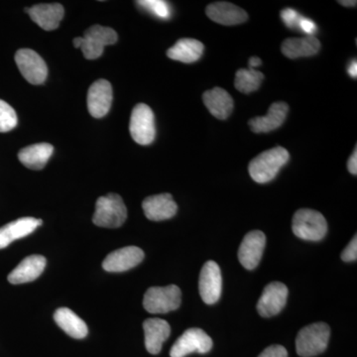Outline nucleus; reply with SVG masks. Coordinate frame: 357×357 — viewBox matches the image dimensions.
Returning <instances> with one entry per match:
<instances>
[{"instance_id": "obj_11", "label": "nucleus", "mask_w": 357, "mask_h": 357, "mask_svg": "<svg viewBox=\"0 0 357 357\" xmlns=\"http://www.w3.org/2000/svg\"><path fill=\"white\" fill-rule=\"evenodd\" d=\"M288 293V288L280 282L268 284L257 303L260 316L269 318L278 314L287 303Z\"/></svg>"}, {"instance_id": "obj_6", "label": "nucleus", "mask_w": 357, "mask_h": 357, "mask_svg": "<svg viewBox=\"0 0 357 357\" xmlns=\"http://www.w3.org/2000/svg\"><path fill=\"white\" fill-rule=\"evenodd\" d=\"M131 136L140 145H149L156 136L155 116L152 109L144 103H139L132 110L129 126Z\"/></svg>"}, {"instance_id": "obj_9", "label": "nucleus", "mask_w": 357, "mask_h": 357, "mask_svg": "<svg viewBox=\"0 0 357 357\" xmlns=\"http://www.w3.org/2000/svg\"><path fill=\"white\" fill-rule=\"evenodd\" d=\"M15 62L26 81L32 84H41L48 76V68L43 59L30 49H21L15 54Z\"/></svg>"}, {"instance_id": "obj_32", "label": "nucleus", "mask_w": 357, "mask_h": 357, "mask_svg": "<svg viewBox=\"0 0 357 357\" xmlns=\"http://www.w3.org/2000/svg\"><path fill=\"white\" fill-rule=\"evenodd\" d=\"M258 357H288V351L282 345H271L264 349Z\"/></svg>"}, {"instance_id": "obj_13", "label": "nucleus", "mask_w": 357, "mask_h": 357, "mask_svg": "<svg viewBox=\"0 0 357 357\" xmlns=\"http://www.w3.org/2000/svg\"><path fill=\"white\" fill-rule=\"evenodd\" d=\"M144 259V252L137 246H128L115 250L103 260L102 268L107 272H124L137 266Z\"/></svg>"}, {"instance_id": "obj_5", "label": "nucleus", "mask_w": 357, "mask_h": 357, "mask_svg": "<svg viewBox=\"0 0 357 357\" xmlns=\"http://www.w3.org/2000/svg\"><path fill=\"white\" fill-rule=\"evenodd\" d=\"M180 288L176 285L167 287H152L145 293L143 306L148 312L151 314H166L176 311L181 305Z\"/></svg>"}, {"instance_id": "obj_34", "label": "nucleus", "mask_w": 357, "mask_h": 357, "mask_svg": "<svg viewBox=\"0 0 357 357\" xmlns=\"http://www.w3.org/2000/svg\"><path fill=\"white\" fill-rule=\"evenodd\" d=\"M347 169H349V173L352 175H356L357 174V149H354V153H352L351 158L347 162Z\"/></svg>"}, {"instance_id": "obj_30", "label": "nucleus", "mask_w": 357, "mask_h": 357, "mask_svg": "<svg viewBox=\"0 0 357 357\" xmlns=\"http://www.w3.org/2000/svg\"><path fill=\"white\" fill-rule=\"evenodd\" d=\"M281 18L283 20L284 24L292 29V28H298L302 16L297 11L294 10V9L287 8L281 11Z\"/></svg>"}, {"instance_id": "obj_31", "label": "nucleus", "mask_w": 357, "mask_h": 357, "mask_svg": "<svg viewBox=\"0 0 357 357\" xmlns=\"http://www.w3.org/2000/svg\"><path fill=\"white\" fill-rule=\"evenodd\" d=\"M357 258V237L352 238L349 245L344 248L342 253V259L344 262L356 261Z\"/></svg>"}, {"instance_id": "obj_4", "label": "nucleus", "mask_w": 357, "mask_h": 357, "mask_svg": "<svg viewBox=\"0 0 357 357\" xmlns=\"http://www.w3.org/2000/svg\"><path fill=\"white\" fill-rule=\"evenodd\" d=\"M128 218V208L119 195L109 194L96 201L93 222L107 229L121 227Z\"/></svg>"}, {"instance_id": "obj_24", "label": "nucleus", "mask_w": 357, "mask_h": 357, "mask_svg": "<svg viewBox=\"0 0 357 357\" xmlns=\"http://www.w3.org/2000/svg\"><path fill=\"white\" fill-rule=\"evenodd\" d=\"M204 50V44L198 40L183 38L167 51V56L174 61L190 64L199 61L203 56Z\"/></svg>"}, {"instance_id": "obj_12", "label": "nucleus", "mask_w": 357, "mask_h": 357, "mask_svg": "<svg viewBox=\"0 0 357 357\" xmlns=\"http://www.w3.org/2000/svg\"><path fill=\"white\" fill-rule=\"evenodd\" d=\"M265 246H266V236L262 231L253 230L248 232L239 246V262L245 269H255L261 260Z\"/></svg>"}, {"instance_id": "obj_21", "label": "nucleus", "mask_w": 357, "mask_h": 357, "mask_svg": "<svg viewBox=\"0 0 357 357\" xmlns=\"http://www.w3.org/2000/svg\"><path fill=\"white\" fill-rule=\"evenodd\" d=\"M42 223L38 218H22L0 227V249L7 248L17 239L29 236Z\"/></svg>"}, {"instance_id": "obj_27", "label": "nucleus", "mask_w": 357, "mask_h": 357, "mask_svg": "<svg viewBox=\"0 0 357 357\" xmlns=\"http://www.w3.org/2000/svg\"><path fill=\"white\" fill-rule=\"evenodd\" d=\"M264 79V75L255 69H241L237 70L234 86L237 91L243 93H250L257 91Z\"/></svg>"}, {"instance_id": "obj_37", "label": "nucleus", "mask_w": 357, "mask_h": 357, "mask_svg": "<svg viewBox=\"0 0 357 357\" xmlns=\"http://www.w3.org/2000/svg\"><path fill=\"white\" fill-rule=\"evenodd\" d=\"M338 3L342 4V6L347 7L356 6V1H352V0H349V1H338Z\"/></svg>"}, {"instance_id": "obj_14", "label": "nucleus", "mask_w": 357, "mask_h": 357, "mask_svg": "<svg viewBox=\"0 0 357 357\" xmlns=\"http://www.w3.org/2000/svg\"><path fill=\"white\" fill-rule=\"evenodd\" d=\"M112 103V88L109 81L98 79L91 84L88 93V109L96 119L109 114Z\"/></svg>"}, {"instance_id": "obj_8", "label": "nucleus", "mask_w": 357, "mask_h": 357, "mask_svg": "<svg viewBox=\"0 0 357 357\" xmlns=\"http://www.w3.org/2000/svg\"><path fill=\"white\" fill-rule=\"evenodd\" d=\"M213 349V340L201 328H189L176 340L171 349V357H185L192 352L208 354Z\"/></svg>"}, {"instance_id": "obj_7", "label": "nucleus", "mask_w": 357, "mask_h": 357, "mask_svg": "<svg viewBox=\"0 0 357 357\" xmlns=\"http://www.w3.org/2000/svg\"><path fill=\"white\" fill-rule=\"evenodd\" d=\"M116 41L117 33L114 29L100 25H93L84 32L81 49L84 58L95 60L102 55L105 47L114 45Z\"/></svg>"}, {"instance_id": "obj_23", "label": "nucleus", "mask_w": 357, "mask_h": 357, "mask_svg": "<svg viewBox=\"0 0 357 357\" xmlns=\"http://www.w3.org/2000/svg\"><path fill=\"white\" fill-rule=\"evenodd\" d=\"M321 50V43L314 36L289 38L282 43L281 51L289 59L311 57Z\"/></svg>"}, {"instance_id": "obj_18", "label": "nucleus", "mask_w": 357, "mask_h": 357, "mask_svg": "<svg viewBox=\"0 0 357 357\" xmlns=\"http://www.w3.org/2000/svg\"><path fill=\"white\" fill-rule=\"evenodd\" d=\"M31 20L46 31L57 29L64 17V7L59 3L37 4L31 8H26Z\"/></svg>"}, {"instance_id": "obj_19", "label": "nucleus", "mask_w": 357, "mask_h": 357, "mask_svg": "<svg viewBox=\"0 0 357 357\" xmlns=\"http://www.w3.org/2000/svg\"><path fill=\"white\" fill-rule=\"evenodd\" d=\"M145 333V347L151 354H158L164 342L171 335L170 325L161 319H148L143 323Z\"/></svg>"}, {"instance_id": "obj_3", "label": "nucleus", "mask_w": 357, "mask_h": 357, "mask_svg": "<svg viewBox=\"0 0 357 357\" xmlns=\"http://www.w3.org/2000/svg\"><path fill=\"white\" fill-rule=\"evenodd\" d=\"M294 234L307 241H319L326 236L328 222L318 211L301 208L293 217Z\"/></svg>"}, {"instance_id": "obj_20", "label": "nucleus", "mask_w": 357, "mask_h": 357, "mask_svg": "<svg viewBox=\"0 0 357 357\" xmlns=\"http://www.w3.org/2000/svg\"><path fill=\"white\" fill-rule=\"evenodd\" d=\"M46 263V258L44 256L31 255L26 257L8 275V281L13 285H18L36 280L40 275L43 273Z\"/></svg>"}, {"instance_id": "obj_29", "label": "nucleus", "mask_w": 357, "mask_h": 357, "mask_svg": "<svg viewBox=\"0 0 357 357\" xmlns=\"http://www.w3.org/2000/svg\"><path fill=\"white\" fill-rule=\"evenodd\" d=\"M138 6L146 9L156 17L161 20H169L171 16V7L163 0H143L138 1Z\"/></svg>"}, {"instance_id": "obj_35", "label": "nucleus", "mask_w": 357, "mask_h": 357, "mask_svg": "<svg viewBox=\"0 0 357 357\" xmlns=\"http://www.w3.org/2000/svg\"><path fill=\"white\" fill-rule=\"evenodd\" d=\"M249 67H250V69H255V68L259 67V66H261L262 61L261 59L258 57H251L249 59Z\"/></svg>"}, {"instance_id": "obj_33", "label": "nucleus", "mask_w": 357, "mask_h": 357, "mask_svg": "<svg viewBox=\"0 0 357 357\" xmlns=\"http://www.w3.org/2000/svg\"><path fill=\"white\" fill-rule=\"evenodd\" d=\"M300 30L306 33L307 36H314V33L317 31V25L314 21L307 20V18H301L299 25H298Z\"/></svg>"}, {"instance_id": "obj_10", "label": "nucleus", "mask_w": 357, "mask_h": 357, "mask_svg": "<svg viewBox=\"0 0 357 357\" xmlns=\"http://www.w3.org/2000/svg\"><path fill=\"white\" fill-rule=\"evenodd\" d=\"M222 287V272L218 263L206 262L199 275V289L202 299L206 304H215L220 300Z\"/></svg>"}, {"instance_id": "obj_28", "label": "nucleus", "mask_w": 357, "mask_h": 357, "mask_svg": "<svg viewBox=\"0 0 357 357\" xmlns=\"http://www.w3.org/2000/svg\"><path fill=\"white\" fill-rule=\"evenodd\" d=\"M17 126V114L8 103L0 100V132H8Z\"/></svg>"}, {"instance_id": "obj_26", "label": "nucleus", "mask_w": 357, "mask_h": 357, "mask_svg": "<svg viewBox=\"0 0 357 357\" xmlns=\"http://www.w3.org/2000/svg\"><path fill=\"white\" fill-rule=\"evenodd\" d=\"M54 319L70 337L81 340L88 335L89 330L86 323L68 307H60L54 314Z\"/></svg>"}, {"instance_id": "obj_38", "label": "nucleus", "mask_w": 357, "mask_h": 357, "mask_svg": "<svg viewBox=\"0 0 357 357\" xmlns=\"http://www.w3.org/2000/svg\"><path fill=\"white\" fill-rule=\"evenodd\" d=\"M82 40H83V37H77V38L74 39L73 43H74V46L76 47V48H81Z\"/></svg>"}, {"instance_id": "obj_15", "label": "nucleus", "mask_w": 357, "mask_h": 357, "mask_svg": "<svg viewBox=\"0 0 357 357\" xmlns=\"http://www.w3.org/2000/svg\"><path fill=\"white\" fill-rule=\"evenodd\" d=\"M144 215L148 220L153 222L169 220L175 217L178 206L173 199L172 195L160 194L150 196L142 203Z\"/></svg>"}, {"instance_id": "obj_17", "label": "nucleus", "mask_w": 357, "mask_h": 357, "mask_svg": "<svg viewBox=\"0 0 357 357\" xmlns=\"http://www.w3.org/2000/svg\"><path fill=\"white\" fill-rule=\"evenodd\" d=\"M206 13L213 22L222 25H238L248 20L245 10L229 2L220 1L211 3L206 7Z\"/></svg>"}, {"instance_id": "obj_1", "label": "nucleus", "mask_w": 357, "mask_h": 357, "mask_svg": "<svg viewBox=\"0 0 357 357\" xmlns=\"http://www.w3.org/2000/svg\"><path fill=\"white\" fill-rule=\"evenodd\" d=\"M290 154L284 147L278 146L262 152L249 163L248 172L253 181L265 184L276 177L288 163Z\"/></svg>"}, {"instance_id": "obj_25", "label": "nucleus", "mask_w": 357, "mask_h": 357, "mask_svg": "<svg viewBox=\"0 0 357 357\" xmlns=\"http://www.w3.org/2000/svg\"><path fill=\"white\" fill-rule=\"evenodd\" d=\"M54 147L49 143H38L23 148L18 153L21 163L32 170H41L51 158Z\"/></svg>"}, {"instance_id": "obj_2", "label": "nucleus", "mask_w": 357, "mask_h": 357, "mask_svg": "<svg viewBox=\"0 0 357 357\" xmlns=\"http://www.w3.org/2000/svg\"><path fill=\"white\" fill-rule=\"evenodd\" d=\"M330 337V326L325 323L312 324L305 326L296 338V351L302 357L319 356L328 347Z\"/></svg>"}, {"instance_id": "obj_36", "label": "nucleus", "mask_w": 357, "mask_h": 357, "mask_svg": "<svg viewBox=\"0 0 357 357\" xmlns=\"http://www.w3.org/2000/svg\"><path fill=\"white\" fill-rule=\"evenodd\" d=\"M349 74L351 77L356 79L357 76V62L356 60L351 61V65L349 66Z\"/></svg>"}, {"instance_id": "obj_16", "label": "nucleus", "mask_w": 357, "mask_h": 357, "mask_svg": "<svg viewBox=\"0 0 357 357\" xmlns=\"http://www.w3.org/2000/svg\"><path fill=\"white\" fill-rule=\"evenodd\" d=\"M288 112L287 103L283 102L272 103L266 115L253 117L249 121V128L255 133H267L276 130L285 121Z\"/></svg>"}, {"instance_id": "obj_22", "label": "nucleus", "mask_w": 357, "mask_h": 357, "mask_svg": "<svg viewBox=\"0 0 357 357\" xmlns=\"http://www.w3.org/2000/svg\"><path fill=\"white\" fill-rule=\"evenodd\" d=\"M203 102L208 112L220 121L229 119L234 107L231 96L222 88L206 91L203 95Z\"/></svg>"}]
</instances>
